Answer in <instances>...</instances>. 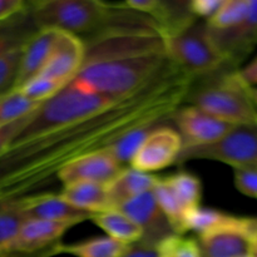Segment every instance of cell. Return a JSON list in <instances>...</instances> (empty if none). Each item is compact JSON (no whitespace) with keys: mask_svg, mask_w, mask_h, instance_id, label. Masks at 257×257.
Returning <instances> with one entry per match:
<instances>
[{"mask_svg":"<svg viewBox=\"0 0 257 257\" xmlns=\"http://www.w3.org/2000/svg\"><path fill=\"white\" fill-rule=\"evenodd\" d=\"M193 79L172 60L137 92L92 115L22 141L0 155V201L22 200L47 188L65 166L109 148L138 128L160 127L186 103Z\"/></svg>","mask_w":257,"mask_h":257,"instance_id":"obj_1","label":"cell"},{"mask_svg":"<svg viewBox=\"0 0 257 257\" xmlns=\"http://www.w3.org/2000/svg\"><path fill=\"white\" fill-rule=\"evenodd\" d=\"M170 62L167 52L85 59L72 82L112 99L145 87Z\"/></svg>","mask_w":257,"mask_h":257,"instance_id":"obj_2","label":"cell"},{"mask_svg":"<svg viewBox=\"0 0 257 257\" xmlns=\"http://www.w3.org/2000/svg\"><path fill=\"white\" fill-rule=\"evenodd\" d=\"M237 70L225 67L212 74L195 78L186 103L231 124L257 123L248 85L241 80Z\"/></svg>","mask_w":257,"mask_h":257,"instance_id":"obj_3","label":"cell"},{"mask_svg":"<svg viewBox=\"0 0 257 257\" xmlns=\"http://www.w3.org/2000/svg\"><path fill=\"white\" fill-rule=\"evenodd\" d=\"M115 100L88 90L75 82H69L57 94L40 103L14 141L27 140L59 125L83 119L104 109Z\"/></svg>","mask_w":257,"mask_h":257,"instance_id":"obj_4","label":"cell"},{"mask_svg":"<svg viewBox=\"0 0 257 257\" xmlns=\"http://www.w3.org/2000/svg\"><path fill=\"white\" fill-rule=\"evenodd\" d=\"M29 7L39 29L70 33L80 39L97 32L112 12V3L100 0H39Z\"/></svg>","mask_w":257,"mask_h":257,"instance_id":"obj_5","label":"cell"},{"mask_svg":"<svg viewBox=\"0 0 257 257\" xmlns=\"http://www.w3.org/2000/svg\"><path fill=\"white\" fill-rule=\"evenodd\" d=\"M165 43L168 58L192 78L205 77L227 67L208 34L206 22L196 20L165 38Z\"/></svg>","mask_w":257,"mask_h":257,"instance_id":"obj_6","label":"cell"},{"mask_svg":"<svg viewBox=\"0 0 257 257\" xmlns=\"http://www.w3.org/2000/svg\"><path fill=\"white\" fill-rule=\"evenodd\" d=\"M198 160L222 162L232 168L257 165V123L233 125L211 145L183 148L176 165Z\"/></svg>","mask_w":257,"mask_h":257,"instance_id":"obj_7","label":"cell"},{"mask_svg":"<svg viewBox=\"0 0 257 257\" xmlns=\"http://www.w3.org/2000/svg\"><path fill=\"white\" fill-rule=\"evenodd\" d=\"M257 235V217L231 215L218 227L197 236L201 257H241L250 253Z\"/></svg>","mask_w":257,"mask_h":257,"instance_id":"obj_8","label":"cell"},{"mask_svg":"<svg viewBox=\"0 0 257 257\" xmlns=\"http://www.w3.org/2000/svg\"><path fill=\"white\" fill-rule=\"evenodd\" d=\"M73 223L27 220L0 257H50Z\"/></svg>","mask_w":257,"mask_h":257,"instance_id":"obj_9","label":"cell"},{"mask_svg":"<svg viewBox=\"0 0 257 257\" xmlns=\"http://www.w3.org/2000/svg\"><path fill=\"white\" fill-rule=\"evenodd\" d=\"M182 140L175 127L165 124L155 128L133 156L130 167L143 173L162 171L176 165L182 151Z\"/></svg>","mask_w":257,"mask_h":257,"instance_id":"obj_10","label":"cell"},{"mask_svg":"<svg viewBox=\"0 0 257 257\" xmlns=\"http://www.w3.org/2000/svg\"><path fill=\"white\" fill-rule=\"evenodd\" d=\"M208 34L227 67L240 69V64L257 47V0H250L246 17L236 27L226 30H213Z\"/></svg>","mask_w":257,"mask_h":257,"instance_id":"obj_11","label":"cell"},{"mask_svg":"<svg viewBox=\"0 0 257 257\" xmlns=\"http://www.w3.org/2000/svg\"><path fill=\"white\" fill-rule=\"evenodd\" d=\"M172 122L182 140V150L188 147L211 145L233 128L231 123L223 122L193 105L180 107L173 114Z\"/></svg>","mask_w":257,"mask_h":257,"instance_id":"obj_12","label":"cell"},{"mask_svg":"<svg viewBox=\"0 0 257 257\" xmlns=\"http://www.w3.org/2000/svg\"><path fill=\"white\" fill-rule=\"evenodd\" d=\"M127 217H130L142 231L143 242L157 246L158 242L175 231L156 202L152 190L133 197L118 207Z\"/></svg>","mask_w":257,"mask_h":257,"instance_id":"obj_13","label":"cell"},{"mask_svg":"<svg viewBox=\"0 0 257 257\" xmlns=\"http://www.w3.org/2000/svg\"><path fill=\"white\" fill-rule=\"evenodd\" d=\"M84 55V43L79 37L58 30L52 54L39 75L67 85L79 72Z\"/></svg>","mask_w":257,"mask_h":257,"instance_id":"obj_14","label":"cell"},{"mask_svg":"<svg viewBox=\"0 0 257 257\" xmlns=\"http://www.w3.org/2000/svg\"><path fill=\"white\" fill-rule=\"evenodd\" d=\"M27 220H42L78 225L90 220L89 212L79 210L63 198L60 193L40 192L20 200Z\"/></svg>","mask_w":257,"mask_h":257,"instance_id":"obj_15","label":"cell"},{"mask_svg":"<svg viewBox=\"0 0 257 257\" xmlns=\"http://www.w3.org/2000/svg\"><path fill=\"white\" fill-rule=\"evenodd\" d=\"M123 166L117 162L108 151L84 156L65 166L57 176L63 186L75 182H93L107 185L120 171Z\"/></svg>","mask_w":257,"mask_h":257,"instance_id":"obj_16","label":"cell"},{"mask_svg":"<svg viewBox=\"0 0 257 257\" xmlns=\"http://www.w3.org/2000/svg\"><path fill=\"white\" fill-rule=\"evenodd\" d=\"M57 35L58 30L39 29L25 44L15 90L40 74L52 54Z\"/></svg>","mask_w":257,"mask_h":257,"instance_id":"obj_17","label":"cell"},{"mask_svg":"<svg viewBox=\"0 0 257 257\" xmlns=\"http://www.w3.org/2000/svg\"><path fill=\"white\" fill-rule=\"evenodd\" d=\"M157 176L124 167L109 183L105 185L110 208H118L127 201L151 191L157 182Z\"/></svg>","mask_w":257,"mask_h":257,"instance_id":"obj_18","label":"cell"},{"mask_svg":"<svg viewBox=\"0 0 257 257\" xmlns=\"http://www.w3.org/2000/svg\"><path fill=\"white\" fill-rule=\"evenodd\" d=\"M65 201L90 215L110 208L105 185L93 182H75L63 186L60 192Z\"/></svg>","mask_w":257,"mask_h":257,"instance_id":"obj_19","label":"cell"},{"mask_svg":"<svg viewBox=\"0 0 257 257\" xmlns=\"http://www.w3.org/2000/svg\"><path fill=\"white\" fill-rule=\"evenodd\" d=\"M39 30L33 19L29 3L23 12L0 23V57L24 47L30 38Z\"/></svg>","mask_w":257,"mask_h":257,"instance_id":"obj_20","label":"cell"},{"mask_svg":"<svg viewBox=\"0 0 257 257\" xmlns=\"http://www.w3.org/2000/svg\"><path fill=\"white\" fill-rule=\"evenodd\" d=\"M89 221L104 231L108 237L127 246L142 240L143 233L141 228L118 208H109L103 212L94 213Z\"/></svg>","mask_w":257,"mask_h":257,"instance_id":"obj_21","label":"cell"},{"mask_svg":"<svg viewBox=\"0 0 257 257\" xmlns=\"http://www.w3.org/2000/svg\"><path fill=\"white\" fill-rule=\"evenodd\" d=\"M127 245L119 241L113 240L108 236H99L72 245H64L60 242L53 248L50 257L62 253L74 257H119Z\"/></svg>","mask_w":257,"mask_h":257,"instance_id":"obj_22","label":"cell"},{"mask_svg":"<svg viewBox=\"0 0 257 257\" xmlns=\"http://www.w3.org/2000/svg\"><path fill=\"white\" fill-rule=\"evenodd\" d=\"M163 180L170 186L186 213L193 208L200 207L203 188L200 177L195 173L182 170L173 175L166 176Z\"/></svg>","mask_w":257,"mask_h":257,"instance_id":"obj_23","label":"cell"},{"mask_svg":"<svg viewBox=\"0 0 257 257\" xmlns=\"http://www.w3.org/2000/svg\"><path fill=\"white\" fill-rule=\"evenodd\" d=\"M152 192L156 202L160 206L161 211L166 216L176 235H185L183 220H185L186 212L163 177H158L155 187L152 188Z\"/></svg>","mask_w":257,"mask_h":257,"instance_id":"obj_24","label":"cell"},{"mask_svg":"<svg viewBox=\"0 0 257 257\" xmlns=\"http://www.w3.org/2000/svg\"><path fill=\"white\" fill-rule=\"evenodd\" d=\"M27 221L20 200L0 201V253L19 231L20 226Z\"/></svg>","mask_w":257,"mask_h":257,"instance_id":"obj_25","label":"cell"},{"mask_svg":"<svg viewBox=\"0 0 257 257\" xmlns=\"http://www.w3.org/2000/svg\"><path fill=\"white\" fill-rule=\"evenodd\" d=\"M231 213L211 207H196L188 211L183 220V232H195L197 236L203 235L213 228L218 227L230 218Z\"/></svg>","mask_w":257,"mask_h":257,"instance_id":"obj_26","label":"cell"},{"mask_svg":"<svg viewBox=\"0 0 257 257\" xmlns=\"http://www.w3.org/2000/svg\"><path fill=\"white\" fill-rule=\"evenodd\" d=\"M39 105L40 103L30 100L20 90H13L0 98V125L27 117Z\"/></svg>","mask_w":257,"mask_h":257,"instance_id":"obj_27","label":"cell"},{"mask_svg":"<svg viewBox=\"0 0 257 257\" xmlns=\"http://www.w3.org/2000/svg\"><path fill=\"white\" fill-rule=\"evenodd\" d=\"M250 0H223L218 12L206 22L210 29L226 30L236 27L248 12Z\"/></svg>","mask_w":257,"mask_h":257,"instance_id":"obj_28","label":"cell"},{"mask_svg":"<svg viewBox=\"0 0 257 257\" xmlns=\"http://www.w3.org/2000/svg\"><path fill=\"white\" fill-rule=\"evenodd\" d=\"M157 127H147V128H138V130L132 131L123 136L120 140H118L108 152L117 160L119 165L123 167H127L128 163H131L133 156L136 155L142 143L147 138V136Z\"/></svg>","mask_w":257,"mask_h":257,"instance_id":"obj_29","label":"cell"},{"mask_svg":"<svg viewBox=\"0 0 257 257\" xmlns=\"http://www.w3.org/2000/svg\"><path fill=\"white\" fill-rule=\"evenodd\" d=\"M157 257H201L197 238L173 233L158 242Z\"/></svg>","mask_w":257,"mask_h":257,"instance_id":"obj_30","label":"cell"},{"mask_svg":"<svg viewBox=\"0 0 257 257\" xmlns=\"http://www.w3.org/2000/svg\"><path fill=\"white\" fill-rule=\"evenodd\" d=\"M24 47L10 50L0 57V98L15 90Z\"/></svg>","mask_w":257,"mask_h":257,"instance_id":"obj_31","label":"cell"},{"mask_svg":"<svg viewBox=\"0 0 257 257\" xmlns=\"http://www.w3.org/2000/svg\"><path fill=\"white\" fill-rule=\"evenodd\" d=\"M64 87L65 84H63V83L42 77V75H37L35 78L30 79L29 82L25 83L18 90H20L25 97L29 98L33 102L43 103L49 99V98H52L53 95L57 94Z\"/></svg>","mask_w":257,"mask_h":257,"instance_id":"obj_32","label":"cell"},{"mask_svg":"<svg viewBox=\"0 0 257 257\" xmlns=\"http://www.w3.org/2000/svg\"><path fill=\"white\" fill-rule=\"evenodd\" d=\"M233 182L238 192L257 198V165L233 168Z\"/></svg>","mask_w":257,"mask_h":257,"instance_id":"obj_33","label":"cell"},{"mask_svg":"<svg viewBox=\"0 0 257 257\" xmlns=\"http://www.w3.org/2000/svg\"><path fill=\"white\" fill-rule=\"evenodd\" d=\"M223 0H192L188 2V10L196 19L210 20L222 5Z\"/></svg>","mask_w":257,"mask_h":257,"instance_id":"obj_34","label":"cell"},{"mask_svg":"<svg viewBox=\"0 0 257 257\" xmlns=\"http://www.w3.org/2000/svg\"><path fill=\"white\" fill-rule=\"evenodd\" d=\"M33 112L30 114H28L27 117L20 118V119L14 120L12 123H8V124L0 125V155L7 150L10 146V143L14 141V138L17 137L20 133V131L25 127L28 122H29L30 117H32Z\"/></svg>","mask_w":257,"mask_h":257,"instance_id":"obj_35","label":"cell"},{"mask_svg":"<svg viewBox=\"0 0 257 257\" xmlns=\"http://www.w3.org/2000/svg\"><path fill=\"white\" fill-rule=\"evenodd\" d=\"M119 257H157V246L138 241L128 245Z\"/></svg>","mask_w":257,"mask_h":257,"instance_id":"obj_36","label":"cell"},{"mask_svg":"<svg viewBox=\"0 0 257 257\" xmlns=\"http://www.w3.org/2000/svg\"><path fill=\"white\" fill-rule=\"evenodd\" d=\"M28 7L24 0H0V23L14 17Z\"/></svg>","mask_w":257,"mask_h":257,"instance_id":"obj_37","label":"cell"},{"mask_svg":"<svg viewBox=\"0 0 257 257\" xmlns=\"http://www.w3.org/2000/svg\"><path fill=\"white\" fill-rule=\"evenodd\" d=\"M238 77L248 87H257V57L237 70Z\"/></svg>","mask_w":257,"mask_h":257,"instance_id":"obj_38","label":"cell"},{"mask_svg":"<svg viewBox=\"0 0 257 257\" xmlns=\"http://www.w3.org/2000/svg\"><path fill=\"white\" fill-rule=\"evenodd\" d=\"M248 95L257 112V87H248Z\"/></svg>","mask_w":257,"mask_h":257,"instance_id":"obj_39","label":"cell"},{"mask_svg":"<svg viewBox=\"0 0 257 257\" xmlns=\"http://www.w3.org/2000/svg\"><path fill=\"white\" fill-rule=\"evenodd\" d=\"M251 257H257V235L252 238L250 246V253H248Z\"/></svg>","mask_w":257,"mask_h":257,"instance_id":"obj_40","label":"cell"},{"mask_svg":"<svg viewBox=\"0 0 257 257\" xmlns=\"http://www.w3.org/2000/svg\"><path fill=\"white\" fill-rule=\"evenodd\" d=\"M241 257H251L250 255H245V256H241Z\"/></svg>","mask_w":257,"mask_h":257,"instance_id":"obj_41","label":"cell"}]
</instances>
